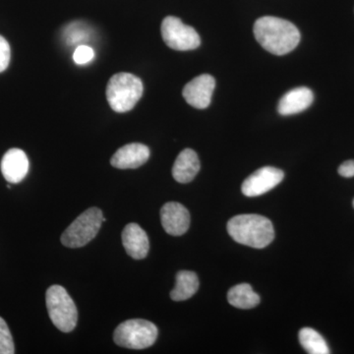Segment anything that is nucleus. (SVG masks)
I'll return each instance as SVG.
<instances>
[{
	"instance_id": "f257e3e1",
	"label": "nucleus",
	"mask_w": 354,
	"mask_h": 354,
	"mask_svg": "<svg viewBox=\"0 0 354 354\" xmlns=\"http://www.w3.org/2000/svg\"><path fill=\"white\" fill-rule=\"evenodd\" d=\"M254 35L266 50L285 55L295 50L300 41V32L290 21L265 16L254 24Z\"/></svg>"
},
{
	"instance_id": "f03ea898",
	"label": "nucleus",
	"mask_w": 354,
	"mask_h": 354,
	"mask_svg": "<svg viewBox=\"0 0 354 354\" xmlns=\"http://www.w3.org/2000/svg\"><path fill=\"white\" fill-rule=\"evenodd\" d=\"M228 234L234 241L252 248H265L274 239L272 221L260 215H239L227 223Z\"/></svg>"
},
{
	"instance_id": "7ed1b4c3",
	"label": "nucleus",
	"mask_w": 354,
	"mask_h": 354,
	"mask_svg": "<svg viewBox=\"0 0 354 354\" xmlns=\"http://www.w3.org/2000/svg\"><path fill=\"white\" fill-rule=\"evenodd\" d=\"M143 90L141 79L131 73L121 72L109 79L106 86V99L114 111L127 113L140 101Z\"/></svg>"
},
{
	"instance_id": "20e7f679",
	"label": "nucleus",
	"mask_w": 354,
	"mask_h": 354,
	"mask_svg": "<svg viewBox=\"0 0 354 354\" xmlns=\"http://www.w3.org/2000/svg\"><path fill=\"white\" fill-rule=\"evenodd\" d=\"M46 302L51 322L58 330L70 333L75 329L78 311L73 299L64 288L51 286L46 290Z\"/></svg>"
},
{
	"instance_id": "39448f33",
	"label": "nucleus",
	"mask_w": 354,
	"mask_h": 354,
	"mask_svg": "<svg viewBox=\"0 0 354 354\" xmlns=\"http://www.w3.org/2000/svg\"><path fill=\"white\" fill-rule=\"evenodd\" d=\"M155 324L143 319H132L118 326L113 341L118 346L130 349H145L152 346L158 339Z\"/></svg>"
},
{
	"instance_id": "423d86ee",
	"label": "nucleus",
	"mask_w": 354,
	"mask_h": 354,
	"mask_svg": "<svg viewBox=\"0 0 354 354\" xmlns=\"http://www.w3.org/2000/svg\"><path fill=\"white\" fill-rule=\"evenodd\" d=\"M102 212L99 208L88 209L81 214L62 235V243L69 248H80L97 236L102 223Z\"/></svg>"
},
{
	"instance_id": "0eeeda50",
	"label": "nucleus",
	"mask_w": 354,
	"mask_h": 354,
	"mask_svg": "<svg viewBox=\"0 0 354 354\" xmlns=\"http://www.w3.org/2000/svg\"><path fill=\"white\" fill-rule=\"evenodd\" d=\"M162 36L167 46L176 50H196L201 44L198 32L191 26L174 16H167L162 23Z\"/></svg>"
},
{
	"instance_id": "6e6552de",
	"label": "nucleus",
	"mask_w": 354,
	"mask_h": 354,
	"mask_svg": "<svg viewBox=\"0 0 354 354\" xmlns=\"http://www.w3.org/2000/svg\"><path fill=\"white\" fill-rule=\"evenodd\" d=\"M285 174L272 167H264L247 177L242 184V193L247 197H257L274 189L283 181Z\"/></svg>"
},
{
	"instance_id": "1a4fd4ad",
	"label": "nucleus",
	"mask_w": 354,
	"mask_h": 354,
	"mask_svg": "<svg viewBox=\"0 0 354 354\" xmlns=\"http://www.w3.org/2000/svg\"><path fill=\"white\" fill-rule=\"evenodd\" d=\"M215 87V78L209 74H203L193 79L184 87L183 97L193 108L207 109L211 104Z\"/></svg>"
},
{
	"instance_id": "9d476101",
	"label": "nucleus",
	"mask_w": 354,
	"mask_h": 354,
	"mask_svg": "<svg viewBox=\"0 0 354 354\" xmlns=\"http://www.w3.org/2000/svg\"><path fill=\"white\" fill-rule=\"evenodd\" d=\"M160 221L167 234L179 236L190 227V214L180 203L169 202L160 209Z\"/></svg>"
},
{
	"instance_id": "9b49d317",
	"label": "nucleus",
	"mask_w": 354,
	"mask_h": 354,
	"mask_svg": "<svg viewBox=\"0 0 354 354\" xmlns=\"http://www.w3.org/2000/svg\"><path fill=\"white\" fill-rule=\"evenodd\" d=\"M150 150L140 143L128 144L116 151L111 160L113 167L120 169H138L148 162Z\"/></svg>"
},
{
	"instance_id": "f8f14e48",
	"label": "nucleus",
	"mask_w": 354,
	"mask_h": 354,
	"mask_svg": "<svg viewBox=\"0 0 354 354\" xmlns=\"http://www.w3.org/2000/svg\"><path fill=\"white\" fill-rule=\"evenodd\" d=\"M29 160L24 151L10 149L1 160V172L9 183H19L29 171Z\"/></svg>"
},
{
	"instance_id": "ddd939ff",
	"label": "nucleus",
	"mask_w": 354,
	"mask_h": 354,
	"mask_svg": "<svg viewBox=\"0 0 354 354\" xmlns=\"http://www.w3.org/2000/svg\"><path fill=\"white\" fill-rule=\"evenodd\" d=\"M122 243L128 255L133 259H144L150 250L148 235L137 223H129L124 227L122 232Z\"/></svg>"
},
{
	"instance_id": "4468645a",
	"label": "nucleus",
	"mask_w": 354,
	"mask_h": 354,
	"mask_svg": "<svg viewBox=\"0 0 354 354\" xmlns=\"http://www.w3.org/2000/svg\"><path fill=\"white\" fill-rule=\"evenodd\" d=\"M313 92L309 88H292L281 97L279 102L278 111L281 115H292L301 113L313 102Z\"/></svg>"
},
{
	"instance_id": "2eb2a0df",
	"label": "nucleus",
	"mask_w": 354,
	"mask_h": 354,
	"mask_svg": "<svg viewBox=\"0 0 354 354\" xmlns=\"http://www.w3.org/2000/svg\"><path fill=\"white\" fill-rule=\"evenodd\" d=\"M200 171V160L197 153L191 149H185L179 153L174 167L172 176L179 183H189Z\"/></svg>"
},
{
	"instance_id": "dca6fc26",
	"label": "nucleus",
	"mask_w": 354,
	"mask_h": 354,
	"mask_svg": "<svg viewBox=\"0 0 354 354\" xmlns=\"http://www.w3.org/2000/svg\"><path fill=\"white\" fill-rule=\"evenodd\" d=\"M199 288V279L194 272L180 271L176 274V283L171 292L174 301H184L189 299Z\"/></svg>"
},
{
	"instance_id": "f3484780",
	"label": "nucleus",
	"mask_w": 354,
	"mask_h": 354,
	"mask_svg": "<svg viewBox=\"0 0 354 354\" xmlns=\"http://www.w3.org/2000/svg\"><path fill=\"white\" fill-rule=\"evenodd\" d=\"M227 300L232 306L239 309H252L260 304L259 295L248 283H241L230 288Z\"/></svg>"
},
{
	"instance_id": "a211bd4d",
	"label": "nucleus",
	"mask_w": 354,
	"mask_h": 354,
	"mask_svg": "<svg viewBox=\"0 0 354 354\" xmlns=\"http://www.w3.org/2000/svg\"><path fill=\"white\" fill-rule=\"evenodd\" d=\"M302 348L310 354H328L330 348L322 335L311 328H304L299 332Z\"/></svg>"
},
{
	"instance_id": "6ab92c4d",
	"label": "nucleus",
	"mask_w": 354,
	"mask_h": 354,
	"mask_svg": "<svg viewBox=\"0 0 354 354\" xmlns=\"http://www.w3.org/2000/svg\"><path fill=\"white\" fill-rule=\"evenodd\" d=\"M14 342L12 335L4 319L0 317V354H14Z\"/></svg>"
},
{
	"instance_id": "aec40b11",
	"label": "nucleus",
	"mask_w": 354,
	"mask_h": 354,
	"mask_svg": "<svg viewBox=\"0 0 354 354\" xmlns=\"http://www.w3.org/2000/svg\"><path fill=\"white\" fill-rule=\"evenodd\" d=\"M95 57V51L90 46L86 44H81L74 51L73 59L77 64L83 65L87 64L88 62H92Z\"/></svg>"
},
{
	"instance_id": "412c9836",
	"label": "nucleus",
	"mask_w": 354,
	"mask_h": 354,
	"mask_svg": "<svg viewBox=\"0 0 354 354\" xmlns=\"http://www.w3.org/2000/svg\"><path fill=\"white\" fill-rule=\"evenodd\" d=\"M11 50L8 41L0 36V72H3L10 62Z\"/></svg>"
},
{
	"instance_id": "4be33fe9",
	"label": "nucleus",
	"mask_w": 354,
	"mask_h": 354,
	"mask_svg": "<svg viewBox=\"0 0 354 354\" xmlns=\"http://www.w3.org/2000/svg\"><path fill=\"white\" fill-rule=\"evenodd\" d=\"M67 36H68V41L72 44L81 43V41L85 39V30L82 29L80 23L76 22L69 25L67 28Z\"/></svg>"
},
{
	"instance_id": "5701e85b",
	"label": "nucleus",
	"mask_w": 354,
	"mask_h": 354,
	"mask_svg": "<svg viewBox=\"0 0 354 354\" xmlns=\"http://www.w3.org/2000/svg\"><path fill=\"white\" fill-rule=\"evenodd\" d=\"M337 171H339V176L342 177H346V178L354 177V160H349L344 162V164L339 165Z\"/></svg>"
},
{
	"instance_id": "b1692460",
	"label": "nucleus",
	"mask_w": 354,
	"mask_h": 354,
	"mask_svg": "<svg viewBox=\"0 0 354 354\" xmlns=\"http://www.w3.org/2000/svg\"><path fill=\"white\" fill-rule=\"evenodd\" d=\"M353 207H354V200H353Z\"/></svg>"
}]
</instances>
